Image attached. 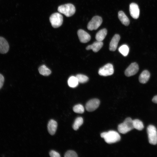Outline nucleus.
Returning a JSON list of instances; mask_svg holds the SVG:
<instances>
[{
  "instance_id": "nucleus-1",
  "label": "nucleus",
  "mask_w": 157,
  "mask_h": 157,
  "mask_svg": "<svg viewBox=\"0 0 157 157\" xmlns=\"http://www.w3.org/2000/svg\"><path fill=\"white\" fill-rule=\"evenodd\" d=\"M101 136L108 144L117 142L120 140L121 138L119 134L114 131H110L107 132H103L101 134Z\"/></svg>"
},
{
  "instance_id": "nucleus-2",
  "label": "nucleus",
  "mask_w": 157,
  "mask_h": 157,
  "mask_svg": "<svg viewBox=\"0 0 157 157\" xmlns=\"http://www.w3.org/2000/svg\"><path fill=\"white\" fill-rule=\"evenodd\" d=\"M133 129V120L129 117L126 118L123 123L118 126V131L122 134H125Z\"/></svg>"
},
{
  "instance_id": "nucleus-3",
  "label": "nucleus",
  "mask_w": 157,
  "mask_h": 157,
  "mask_svg": "<svg viewBox=\"0 0 157 157\" xmlns=\"http://www.w3.org/2000/svg\"><path fill=\"white\" fill-rule=\"evenodd\" d=\"M58 11L67 17H70L75 13V6L71 3H67L59 6L58 9Z\"/></svg>"
},
{
  "instance_id": "nucleus-4",
  "label": "nucleus",
  "mask_w": 157,
  "mask_h": 157,
  "mask_svg": "<svg viewBox=\"0 0 157 157\" xmlns=\"http://www.w3.org/2000/svg\"><path fill=\"white\" fill-rule=\"evenodd\" d=\"M149 142L150 144L156 145L157 144V131L155 126L151 125L147 128Z\"/></svg>"
},
{
  "instance_id": "nucleus-5",
  "label": "nucleus",
  "mask_w": 157,
  "mask_h": 157,
  "mask_svg": "<svg viewBox=\"0 0 157 157\" xmlns=\"http://www.w3.org/2000/svg\"><path fill=\"white\" fill-rule=\"evenodd\" d=\"M52 26L54 28L60 26L63 22V17L60 13H56L52 14L49 18Z\"/></svg>"
},
{
  "instance_id": "nucleus-6",
  "label": "nucleus",
  "mask_w": 157,
  "mask_h": 157,
  "mask_svg": "<svg viewBox=\"0 0 157 157\" xmlns=\"http://www.w3.org/2000/svg\"><path fill=\"white\" fill-rule=\"evenodd\" d=\"M102 22L101 17L98 16L94 17L89 22L87 25V28L90 30L97 29L101 25Z\"/></svg>"
},
{
  "instance_id": "nucleus-7",
  "label": "nucleus",
  "mask_w": 157,
  "mask_h": 157,
  "mask_svg": "<svg viewBox=\"0 0 157 157\" xmlns=\"http://www.w3.org/2000/svg\"><path fill=\"white\" fill-rule=\"evenodd\" d=\"M114 73V69L112 64L108 63L100 68L98 71L99 74L103 76H107L112 75Z\"/></svg>"
},
{
  "instance_id": "nucleus-8",
  "label": "nucleus",
  "mask_w": 157,
  "mask_h": 157,
  "mask_svg": "<svg viewBox=\"0 0 157 157\" xmlns=\"http://www.w3.org/2000/svg\"><path fill=\"white\" fill-rule=\"evenodd\" d=\"M99 100L94 99L89 100L85 105L86 110L89 112L93 111L97 109L100 104Z\"/></svg>"
},
{
  "instance_id": "nucleus-9",
  "label": "nucleus",
  "mask_w": 157,
  "mask_h": 157,
  "mask_svg": "<svg viewBox=\"0 0 157 157\" xmlns=\"http://www.w3.org/2000/svg\"><path fill=\"white\" fill-rule=\"evenodd\" d=\"M139 69L138 65L137 63H132L125 70V74L127 77L132 76L138 72Z\"/></svg>"
},
{
  "instance_id": "nucleus-10",
  "label": "nucleus",
  "mask_w": 157,
  "mask_h": 157,
  "mask_svg": "<svg viewBox=\"0 0 157 157\" xmlns=\"http://www.w3.org/2000/svg\"><path fill=\"white\" fill-rule=\"evenodd\" d=\"M129 12L131 16L134 19H138L140 14V10L138 5L132 3L129 6Z\"/></svg>"
},
{
  "instance_id": "nucleus-11",
  "label": "nucleus",
  "mask_w": 157,
  "mask_h": 157,
  "mask_svg": "<svg viewBox=\"0 0 157 157\" xmlns=\"http://www.w3.org/2000/svg\"><path fill=\"white\" fill-rule=\"evenodd\" d=\"M77 35L80 42L82 43L87 42L90 40V35L83 30H79L77 32Z\"/></svg>"
},
{
  "instance_id": "nucleus-12",
  "label": "nucleus",
  "mask_w": 157,
  "mask_h": 157,
  "mask_svg": "<svg viewBox=\"0 0 157 157\" xmlns=\"http://www.w3.org/2000/svg\"><path fill=\"white\" fill-rule=\"evenodd\" d=\"M9 49V46L7 41L3 37L0 36V53H6Z\"/></svg>"
},
{
  "instance_id": "nucleus-13",
  "label": "nucleus",
  "mask_w": 157,
  "mask_h": 157,
  "mask_svg": "<svg viewBox=\"0 0 157 157\" xmlns=\"http://www.w3.org/2000/svg\"><path fill=\"white\" fill-rule=\"evenodd\" d=\"M120 38L119 35L117 34H115L113 36L109 44V49L110 51H114L116 50Z\"/></svg>"
},
{
  "instance_id": "nucleus-14",
  "label": "nucleus",
  "mask_w": 157,
  "mask_h": 157,
  "mask_svg": "<svg viewBox=\"0 0 157 157\" xmlns=\"http://www.w3.org/2000/svg\"><path fill=\"white\" fill-rule=\"evenodd\" d=\"M103 45L102 41H97L94 42L92 44L88 46L86 48L87 50L92 49L95 52H98L102 47Z\"/></svg>"
},
{
  "instance_id": "nucleus-15",
  "label": "nucleus",
  "mask_w": 157,
  "mask_h": 157,
  "mask_svg": "<svg viewBox=\"0 0 157 157\" xmlns=\"http://www.w3.org/2000/svg\"><path fill=\"white\" fill-rule=\"evenodd\" d=\"M57 126V123L56 121L51 119L49 122L48 125V130L51 135H54L56 131Z\"/></svg>"
},
{
  "instance_id": "nucleus-16",
  "label": "nucleus",
  "mask_w": 157,
  "mask_h": 157,
  "mask_svg": "<svg viewBox=\"0 0 157 157\" xmlns=\"http://www.w3.org/2000/svg\"><path fill=\"white\" fill-rule=\"evenodd\" d=\"M150 77L149 72L147 70H144L140 74L139 78V81L141 83H146L148 81Z\"/></svg>"
},
{
  "instance_id": "nucleus-17",
  "label": "nucleus",
  "mask_w": 157,
  "mask_h": 157,
  "mask_svg": "<svg viewBox=\"0 0 157 157\" xmlns=\"http://www.w3.org/2000/svg\"><path fill=\"white\" fill-rule=\"evenodd\" d=\"M118 17L122 24L126 26H128L130 23V21L124 13L122 11L119 12Z\"/></svg>"
},
{
  "instance_id": "nucleus-18",
  "label": "nucleus",
  "mask_w": 157,
  "mask_h": 157,
  "mask_svg": "<svg viewBox=\"0 0 157 157\" xmlns=\"http://www.w3.org/2000/svg\"><path fill=\"white\" fill-rule=\"evenodd\" d=\"M107 32V30L106 28L100 30L96 34V39L97 41H102L106 37Z\"/></svg>"
},
{
  "instance_id": "nucleus-19",
  "label": "nucleus",
  "mask_w": 157,
  "mask_h": 157,
  "mask_svg": "<svg viewBox=\"0 0 157 157\" xmlns=\"http://www.w3.org/2000/svg\"><path fill=\"white\" fill-rule=\"evenodd\" d=\"M67 83L70 87L74 88L78 86L79 82L76 76H72L69 78Z\"/></svg>"
},
{
  "instance_id": "nucleus-20",
  "label": "nucleus",
  "mask_w": 157,
  "mask_h": 157,
  "mask_svg": "<svg viewBox=\"0 0 157 157\" xmlns=\"http://www.w3.org/2000/svg\"><path fill=\"white\" fill-rule=\"evenodd\" d=\"M38 70L40 74L44 76H48L51 73V70L44 65L40 66Z\"/></svg>"
},
{
  "instance_id": "nucleus-21",
  "label": "nucleus",
  "mask_w": 157,
  "mask_h": 157,
  "mask_svg": "<svg viewBox=\"0 0 157 157\" xmlns=\"http://www.w3.org/2000/svg\"><path fill=\"white\" fill-rule=\"evenodd\" d=\"M133 123L134 128L138 130L141 131L144 128L143 123L138 119H136L133 120Z\"/></svg>"
},
{
  "instance_id": "nucleus-22",
  "label": "nucleus",
  "mask_w": 157,
  "mask_h": 157,
  "mask_svg": "<svg viewBox=\"0 0 157 157\" xmlns=\"http://www.w3.org/2000/svg\"><path fill=\"white\" fill-rule=\"evenodd\" d=\"M83 123V119L81 117H77L73 125V128L75 130H77Z\"/></svg>"
},
{
  "instance_id": "nucleus-23",
  "label": "nucleus",
  "mask_w": 157,
  "mask_h": 157,
  "mask_svg": "<svg viewBox=\"0 0 157 157\" xmlns=\"http://www.w3.org/2000/svg\"><path fill=\"white\" fill-rule=\"evenodd\" d=\"M118 50L123 56H126L129 53V49L127 45L124 44L120 46Z\"/></svg>"
},
{
  "instance_id": "nucleus-24",
  "label": "nucleus",
  "mask_w": 157,
  "mask_h": 157,
  "mask_svg": "<svg viewBox=\"0 0 157 157\" xmlns=\"http://www.w3.org/2000/svg\"><path fill=\"white\" fill-rule=\"evenodd\" d=\"M76 77L79 83H84L87 82L89 80L88 78L86 76L82 74H77Z\"/></svg>"
},
{
  "instance_id": "nucleus-25",
  "label": "nucleus",
  "mask_w": 157,
  "mask_h": 157,
  "mask_svg": "<svg viewBox=\"0 0 157 157\" xmlns=\"http://www.w3.org/2000/svg\"><path fill=\"white\" fill-rule=\"evenodd\" d=\"M74 111L77 113H83L84 111L83 106L81 104H78L75 105L73 108Z\"/></svg>"
},
{
  "instance_id": "nucleus-26",
  "label": "nucleus",
  "mask_w": 157,
  "mask_h": 157,
  "mask_svg": "<svg viewBox=\"0 0 157 157\" xmlns=\"http://www.w3.org/2000/svg\"><path fill=\"white\" fill-rule=\"evenodd\" d=\"M64 156L65 157H77L78 156L74 151L69 150L65 153Z\"/></svg>"
},
{
  "instance_id": "nucleus-27",
  "label": "nucleus",
  "mask_w": 157,
  "mask_h": 157,
  "mask_svg": "<svg viewBox=\"0 0 157 157\" xmlns=\"http://www.w3.org/2000/svg\"><path fill=\"white\" fill-rule=\"evenodd\" d=\"M49 155L51 157H60V154L57 152L51 150L49 152Z\"/></svg>"
},
{
  "instance_id": "nucleus-28",
  "label": "nucleus",
  "mask_w": 157,
  "mask_h": 157,
  "mask_svg": "<svg viewBox=\"0 0 157 157\" xmlns=\"http://www.w3.org/2000/svg\"><path fill=\"white\" fill-rule=\"evenodd\" d=\"M4 81V78L3 76L0 74V89L3 86Z\"/></svg>"
},
{
  "instance_id": "nucleus-29",
  "label": "nucleus",
  "mask_w": 157,
  "mask_h": 157,
  "mask_svg": "<svg viewBox=\"0 0 157 157\" xmlns=\"http://www.w3.org/2000/svg\"><path fill=\"white\" fill-rule=\"evenodd\" d=\"M152 101L155 103H157V95L154 96L152 99Z\"/></svg>"
}]
</instances>
